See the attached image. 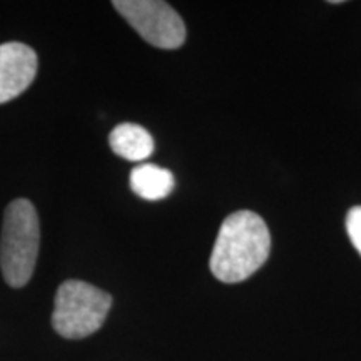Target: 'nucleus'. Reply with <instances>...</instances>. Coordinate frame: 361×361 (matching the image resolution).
<instances>
[{
  "label": "nucleus",
  "instance_id": "obj_1",
  "mask_svg": "<svg viewBox=\"0 0 361 361\" xmlns=\"http://www.w3.org/2000/svg\"><path fill=\"white\" fill-rule=\"evenodd\" d=\"M269 229L259 214L238 211L221 224L209 268L219 281L239 283L255 274L269 256Z\"/></svg>",
  "mask_w": 361,
  "mask_h": 361
},
{
  "label": "nucleus",
  "instance_id": "obj_2",
  "mask_svg": "<svg viewBox=\"0 0 361 361\" xmlns=\"http://www.w3.org/2000/svg\"><path fill=\"white\" fill-rule=\"evenodd\" d=\"M40 228L29 200H16L4 214L0 238V268L8 286L22 288L32 278L39 256Z\"/></svg>",
  "mask_w": 361,
  "mask_h": 361
},
{
  "label": "nucleus",
  "instance_id": "obj_3",
  "mask_svg": "<svg viewBox=\"0 0 361 361\" xmlns=\"http://www.w3.org/2000/svg\"><path fill=\"white\" fill-rule=\"evenodd\" d=\"M111 306L109 293L79 279H67L57 290L52 326L62 338L82 340L102 326Z\"/></svg>",
  "mask_w": 361,
  "mask_h": 361
},
{
  "label": "nucleus",
  "instance_id": "obj_4",
  "mask_svg": "<svg viewBox=\"0 0 361 361\" xmlns=\"http://www.w3.org/2000/svg\"><path fill=\"white\" fill-rule=\"evenodd\" d=\"M112 6L137 34L154 47L178 49L186 40V25L168 2L114 0Z\"/></svg>",
  "mask_w": 361,
  "mask_h": 361
},
{
  "label": "nucleus",
  "instance_id": "obj_5",
  "mask_svg": "<svg viewBox=\"0 0 361 361\" xmlns=\"http://www.w3.org/2000/svg\"><path fill=\"white\" fill-rule=\"evenodd\" d=\"M39 59L34 49L20 42L0 45V104L19 97L34 82Z\"/></svg>",
  "mask_w": 361,
  "mask_h": 361
},
{
  "label": "nucleus",
  "instance_id": "obj_6",
  "mask_svg": "<svg viewBox=\"0 0 361 361\" xmlns=\"http://www.w3.org/2000/svg\"><path fill=\"white\" fill-rule=\"evenodd\" d=\"M111 149L128 161H146L154 151V139L137 124H119L109 134Z\"/></svg>",
  "mask_w": 361,
  "mask_h": 361
},
{
  "label": "nucleus",
  "instance_id": "obj_7",
  "mask_svg": "<svg viewBox=\"0 0 361 361\" xmlns=\"http://www.w3.org/2000/svg\"><path fill=\"white\" fill-rule=\"evenodd\" d=\"M130 189L142 200H164L174 189V176L159 166L141 164L130 171Z\"/></svg>",
  "mask_w": 361,
  "mask_h": 361
},
{
  "label": "nucleus",
  "instance_id": "obj_8",
  "mask_svg": "<svg viewBox=\"0 0 361 361\" xmlns=\"http://www.w3.org/2000/svg\"><path fill=\"white\" fill-rule=\"evenodd\" d=\"M346 231L356 247V251L361 255V206L351 207L348 216H346Z\"/></svg>",
  "mask_w": 361,
  "mask_h": 361
}]
</instances>
